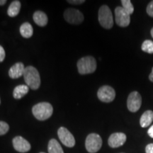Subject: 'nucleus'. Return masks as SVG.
I'll return each mask as SVG.
<instances>
[{"label": "nucleus", "instance_id": "obj_13", "mask_svg": "<svg viewBox=\"0 0 153 153\" xmlns=\"http://www.w3.org/2000/svg\"><path fill=\"white\" fill-rule=\"evenodd\" d=\"M25 68H26L22 62H17L9 69V75L11 79H17L20 76H24Z\"/></svg>", "mask_w": 153, "mask_h": 153}, {"label": "nucleus", "instance_id": "obj_23", "mask_svg": "<svg viewBox=\"0 0 153 153\" xmlns=\"http://www.w3.org/2000/svg\"><path fill=\"white\" fill-rule=\"evenodd\" d=\"M146 11L149 16H150L151 17H153V1H150V2L148 4V7H147V9H146Z\"/></svg>", "mask_w": 153, "mask_h": 153}, {"label": "nucleus", "instance_id": "obj_27", "mask_svg": "<svg viewBox=\"0 0 153 153\" xmlns=\"http://www.w3.org/2000/svg\"><path fill=\"white\" fill-rule=\"evenodd\" d=\"M148 134L149 136H150V137H152V138H153V125L152 126H150V128L148 129Z\"/></svg>", "mask_w": 153, "mask_h": 153}, {"label": "nucleus", "instance_id": "obj_3", "mask_svg": "<svg viewBox=\"0 0 153 153\" xmlns=\"http://www.w3.org/2000/svg\"><path fill=\"white\" fill-rule=\"evenodd\" d=\"M76 65L79 74H91L97 70V61L92 56H86L79 59Z\"/></svg>", "mask_w": 153, "mask_h": 153}, {"label": "nucleus", "instance_id": "obj_9", "mask_svg": "<svg viewBox=\"0 0 153 153\" xmlns=\"http://www.w3.org/2000/svg\"><path fill=\"white\" fill-rule=\"evenodd\" d=\"M142 104V97L137 91L130 94L127 99V107L131 112H137Z\"/></svg>", "mask_w": 153, "mask_h": 153}, {"label": "nucleus", "instance_id": "obj_4", "mask_svg": "<svg viewBox=\"0 0 153 153\" xmlns=\"http://www.w3.org/2000/svg\"><path fill=\"white\" fill-rule=\"evenodd\" d=\"M99 22L103 28L110 29L114 26V19L111 11L107 5L101 6L99 10Z\"/></svg>", "mask_w": 153, "mask_h": 153}, {"label": "nucleus", "instance_id": "obj_32", "mask_svg": "<svg viewBox=\"0 0 153 153\" xmlns=\"http://www.w3.org/2000/svg\"><path fill=\"white\" fill-rule=\"evenodd\" d=\"M40 153H45V152H40Z\"/></svg>", "mask_w": 153, "mask_h": 153}, {"label": "nucleus", "instance_id": "obj_16", "mask_svg": "<svg viewBox=\"0 0 153 153\" xmlns=\"http://www.w3.org/2000/svg\"><path fill=\"white\" fill-rule=\"evenodd\" d=\"M29 91V87L26 85H21L14 88L13 91V97L16 99L23 98Z\"/></svg>", "mask_w": 153, "mask_h": 153}, {"label": "nucleus", "instance_id": "obj_7", "mask_svg": "<svg viewBox=\"0 0 153 153\" xmlns=\"http://www.w3.org/2000/svg\"><path fill=\"white\" fill-rule=\"evenodd\" d=\"M64 18L69 24L77 25L83 22L84 15L77 9H68L64 12Z\"/></svg>", "mask_w": 153, "mask_h": 153}, {"label": "nucleus", "instance_id": "obj_17", "mask_svg": "<svg viewBox=\"0 0 153 153\" xmlns=\"http://www.w3.org/2000/svg\"><path fill=\"white\" fill-rule=\"evenodd\" d=\"M20 33L22 37L29 38L33 36V28L28 22H25L20 26Z\"/></svg>", "mask_w": 153, "mask_h": 153}, {"label": "nucleus", "instance_id": "obj_20", "mask_svg": "<svg viewBox=\"0 0 153 153\" xmlns=\"http://www.w3.org/2000/svg\"><path fill=\"white\" fill-rule=\"evenodd\" d=\"M141 48L144 52L149 53V54H152L153 53V41L150 40H146L143 43Z\"/></svg>", "mask_w": 153, "mask_h": 153}, {"label": "nucleus", "instance_id": "obj_31", "mask_svg": "<svg viewBox=\"0 0 153 153\" xmlns=\"http://www.w3.org/2000/svg\"><path fill=\"white\" fill-rule=\"evenodd\" d=\"M0 104H1V99H0Z\"/></svg>", "mask_w": 153, "mask_h": 153}, {"label": "nucleus", "instance_id": "obj_5", "mask_svg": "<svg viewBox=\"0 0 153 153\" xmlns=\"http://www.w3.org/2000/svg\"><path fill=\"white\" fill-rule=\"evenodd\" d=\"M102 146V139L97 133H91L87 137L85 140V148L89 153H96Z\"/></svg>", "mask_w": 153, "mask_h": 153}, {"label": "nucleus", "instance_id": "obj_12", "mask_svg": "<svg viewBox=\"0 0 153 153\" xmlns=\"http://www.w3.org/2000/svg\"><path fill=\"white\" fill-rule=\"evenodd\" d=\"M12 143L14 148L19 152H27L30 150V143L22 136L15 137Z\"/></svg>", "mask_w": 153, "mask_h": 153}, {"label": "nucleus", "instance_id": "obj_10", "mask_svg": "<svg viewBox=\"0 0 153 153\" xmlns=\"http://www.w3.org/2000/svg\"><path fill=\"white\" fill-rule=\"evenodd\" d=\"M57 135L64 145L68 148H73L75 145V139L73 135L66 128L60 127L57 131Z\"/></svg>", "mask_w": 153, "mask_h": 153}, {"label": "nucleus", "instance_id": "obj_15", "mask_svg": "<svg viewBox=\"0 0 153 153\" xmlns=\"http://www.w3.org/2000/svg\"><path fill=\"white\" fill-rule=\"evenodd\" d=\"M153 121V111L148 110L143 113L140 120V125L142 128H147Z\"/></svg>", "mask_w": 153, "mask_h": 153}, {"label": "nucleus", "instance_id": "obj_24", "mask_svg": "<svg viewBox=\"0 0 153 153\" xmlns=\"http://www.w3.org/2000/svg\"><path fill=\"white\" fill-rule=\"evenodd\" d=\"M5 58V51L4 48L0 45V62H3Z\"/></svg>", "mask_w": 153, "mask_h": 153}, {"label": "nucleus", "instance_id": "obj_6", "mask_svg": "<svg viewBox=\"0 0 153 153\" xmlns=\"http://www.w3.org/2000/svg\"><path fill=\"white\" fill-rule=\"evenodd\" d=\"M97 97L99 100L104 103H110L116 97V91L114 88L108 85L102 86L97 91Z\"/></svg>", "mask_w": 153, "mask_h": 153}, {"label": "nucleus", "instance_id": "obj_18", "mask_svg": "<svg viewBox=\"0 0 153 153\" xmlns=\"http://www.w3.org/2000/svg\"><path fill=\"white\" fill-rule=\"evenodd\" d=\"M21 7H22V4L20 1L18 0L13 1L9 5L8 10H7V14L10 17L16 16L21 10Z\"/></svg>", "mask_w": 153, "mask_h": 153}, {"label": "nucleus", "instance_id": "obj_22", "mask_svg": "<svg viewBox=\"0 0 153 153\" xmlns=\"http://www.w3.org/2000/svg\"><path fill=\"white\" fill-rule=\"evenodd\" d=\"M9 130V126L4 121H0V135H5Z\"/></svg>", "mask_w": 153, "mask_h": 153}, {"label": "nucleus", "instance_id": "obj_26", "mask_svg": "<svg viewBox=\"0 0 153 153\" xmlns=\"http://www.w3.org/2000/svg\"><path fill=\"white\" fill-rule=\"evenodd\" d=\"M85 1L84 0H77V1H75V0H68V2L70 4H81L84 3Z\"/></svg>", "mask_w": 153, "mask_h": 153}, {"label": "nucleus", "instance_id": "obj_8", "mask_svg": "<svg viewBox=\"0 0 153 153\" xmlns=\"http://www.w3.org/2000/svg\"><path fill=\"white\" fill-rule=\"evenodd\" d=\"M115 20L118 26L120 27H127L131 23V16L123 7H117L115 9Z\"/></svg>", "mask_w": 153, "mask_h": 153}, {"label": "nucleus", "instance_id": "obj_14", "mask_svg": "<svg viewBox=\"0 0 153 153\" xmlns=\"http://www.w3.org/2000/svg\"><path fill=\"white\" fill-rule=\"evenodd\" d=\"M33 21L38 26H45L48 22V19L47 15L42 11H36L33 14Z\"/></svg>", "mask_w": 153, "mask_h": 153}, {"label": "nucleus", "instance_id": "obj_1", "mask_svg": "<svg viewBox=\"0 0 153 153\" xmlns=\"http://www.w3.org/2000/svg\"><path fill=\"white\" fill-rule=\"evenodd\" d=\"M24 78L26 85L33 90H36L41 86V76L38 70L33 66L25 68Z\"/></svg>", "mask_w": 153, "mask_h": 153}, {"label": "nucleus", "instance_id": "obj_25", "mask_svg": "<svg viewBox=\"0 0 153 153\" xmlns=\"http://www.w3.org/2000/svg\"><path fill=\"white\" fill-rule=\"evenodd\" d=\"M145 152L146 153H153V143L148 144L145 148Z\"/></svg>", "mask_w": 153, "mask_h": 153}, {"label": "nucleus", "instance_id": "obj_29", "mask_svg": "<svg viewBox=\"0 0 153 153\" xmlns=\"http://www.w3.org/2000/svg\"><path fill=\"white\" fill-rule=\"evenodd\" d=\"M6 3H7V1H6V0H0V6L4 5Z\"/></svg>", "mask_w": 153, "mask_h": 153}, {"label": "nucleus", "instance_id": "obj_11", "mask_svg": "<svg viewBox=\"0 0 153 153\" xmlns=\"http://www.w3.org/2000/svg\"><path fill=\"white\" fill-rule=\"evenodd\" d=\"M126 135L123 133H113L108 137V145L112 148H117L122 146L126 141Z\"/></svg>", "mask_w": 153, "mask_h": 153}, {"label": "nucleus", "instance_id": "obj_21", "mask_svg": "<svg viewBox=\"0 0 153 153\" xmlns=\"http://www.w3.org/2000/svg\"><path fill=\"white\" fill-rule=\"evenodd\" d=\"M121 4L122 6H123L122 7H123L126 12L128 13L130 15L133 14L134 11V7L130 0H122Z\"/></svg>", "mask_w": 153, "mask_h": 153}, {"label": "nucleus", "instance_id": "obj_2", "mask_svg": "<svg viewBox=\"0 0 153 153\" xmlns=\"http://www.w3.org/2000/svg\"><path fill=\"white\" fill-rule=\"evenodd\" d=\"M32 113L36 119L45 120L53 115V108L50 103L41 102L34 105L32 108Z\"/></svg>", "mask_w": 153, "mask_h": 153}, {"label": "nucleus", "instance_id": "obj_28", "mask_svg": "<svg viewBox=\"0 0 153 153\" xmlns=\"http://www.w3.org/2000/svg\"><path fill=\"white\" fill-rule=\"evenodd\" d=\"M149 79H150V80L151 82H153V68L152 69V72H151V73L150 75H149Z\"/></svg>", "mask_w": 153, "mask_h": 153}, {"label": "nucleus", "instance_id": "obj_19", "mask_svg": "<svg viewBox=\"0 0 153 153\" xmlns=\"http://www.w3.org/2000/svg\"><path fill=\"white\" fill-rule=\"evenodd\" d=\"M48 150L49 153H64L60 143L55 139H51L49 141Z\"/></svg>", "mask_w": 153, "mask_h": 153}, {"label": "nucleus", "instance_id": "obj_30", "mask_svg": "<svg viewBox=\"0 0 153 153\" xmlns=\"http://www.w3.org/2000/svg\"><path fill=\"white\" fill-rule=\"evenodd\" d=\"M151 36H152V38H153V28H152V29H151Z\"/></svg>", "mask_w": 153, "mask_h": 153}]
</instances>
